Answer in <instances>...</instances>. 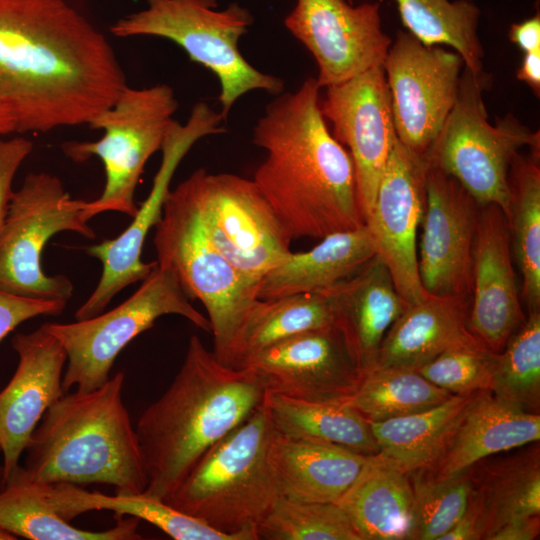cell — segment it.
<instances>
[{
    "mask_svg": "<svg viewBox=\"0 0 540 540\" xmlns=\"http://www.w3.org/2000/svg\"><path fill=\"white\" fill-rule=\"evenodd\" d=\"M153 241L157 264L170 268L188 298L205 307L213 353L230 366L239 333L259 300L260 280L241 272L212 246L177 187L167 194Z\"/></svg>",
    "mask_w": 540,
    "mask_h": 540,
    "instance_id": "ba28073f",
    "label": "cell"
},
{
    "mask_svg": "<svg viewBox=\"0 0 540 540\" xmlns=\"http://www.w3.org/2000/svg\"><path fill=\"white\" fill-rule=\"evenodd\" d=\"M239 367L253 371L264 393L325 404H345L364 375L334 325L282 340Z\"/></svg>",
    "mask_w": 540,
    "mask_h": 540,
    "instance_id": "9a60e30c",
    "label": "cell"
},
{
    "mask_svg": "<svg viewBox=\"0 0 540 540\" xmlns=\"http://www.w3.org/2000/svg\"><path fill=\"white\" fill-rule=\"evenodd\" d=\"M539 441L522 446L512 455L471 468L472 489L479 497L486 519L484 540L505 522L540 515Z\"/></svg>",
    "mask_w": 540,
    "mask_h": 540,
    "instance_id": "f1b7e54d",
    "label": "cell"
},
{
    "mask_svg": "<svg viewBox=\"0 0 540 540\" xmlns=\"http://www.w3.org/2000/svg\"><path fill=\"white\" fill-rule=\"evenodd\" d=\"M182 316L198 328L211 325L190 302L176 274L157 266L124 302L107 312L72 323H44L62 344L67 367L62 387L91 391L106 383L119 353L163 315Z\"/></svg>",
    "mask_w": 540,
    "mask_h": 540,
    "instance_id": "30bf717a",
    "label": "cell"
},
{
    "mask_svg": "<svg viewBox=\"0 0 540 540\" xmlns=\"http://www.w3.org/2000/svg\"><path fill=\"white\" fill-rule=\"evenodd\" d=\"M490 76L463 67L456 101L424 155L430 166L454 178L480 206L496 205L510 215L508 171L520 148L540 151V133L513 115L488 121L484 92Z\"/></svg>",
    "mask_w": 540,
    "mask_h": 540,
    "instance_id": "52a82bcc",
    "label": "cell"
},
{
    "mask_svg": "<svg viewBox=\"0 0 540 540\" xmlns=\"http://www.w3.org/2000/svg\"><path fill=\"white\" fill-rule=\"evenodd\" d=\"M509 40L518 46L524 53L540 50V14L514 23L509 30Z\"/></svg>",
    "mask_w": 540,
    "mask_h": 540,
    "instance_id": "ee69618b",
    "label": "cell"
},
{
    "mask_svg": "<svg viewBox=\"0 0 540 540\" xmlns=\"http://www.w3.org/2000/svg\"><path fill=\"white\" fill-rule=\"evenodd\" d=\"M409 476L413 489L410 540H440L467 508L472 491L471 468L448 476L421 469Z\"/></svg>",
    "mask_w": 540,
    "mask_h": 540,
    "instance_id": "8d00e7d4",
    "label": "cell"
},
{
    "mask_svg": "<svg viewBox=\"0 0 540 540\" xmlns=\"http://www.w3.org/2000/svg\"><path fill=\"white\" fill-rule=\"evenodd\" d=\"M258 539L362 540L336 502H309L280 496L257 527Z\"/></svg>",
    "mask_w": 540,
    "mask_h": 540,
    "instance_id": "74e56055",
    "label": "cell"
},
{
    "mask_svg": "<svg viewBox=\"0 0 540 540\" xmlns=\"http://www.w3.org/2000/svg\"><path fill=\"white\" fill-rule=\"evenodd\" d=\"M33 149L24 137L5 139L0 136V229L8 213L13 196V180L17 170Z\"/></svg>",
    "mask_w": 540,
    "mask_h": 540,
    "instance_id": "b9f144b4",
    "label": "cell"
},
{
    "mask_svg": "<svg viewBox=\"0 0 540 540\" xmlns=\"http://www.w3.org/2000/svg\"><path fill=\"white\" fill-rule=\"evenodd\" d=\"M176 187L212 246L244 274L261 280L291 253L292 239L253 180L201 168Z\"/></svg>",
    "mask_w": 540,
    "mask_h": 540,
    "instance_id": "7c38bea8",
    "label": "cell"
},
{
    "mask_svg": "<svg viewBox=\"0 0 540 540\" xmlns=\"http://www.w3.org/2000/svg\"><path fill=\"white\" fill-rule=\"evenodd\" d=\"M16 132L14 117L7 105L0 99V136Z\"/></svg>",
    "mask_w": 540,
    "mask_h": 540,
    "instance_id": "bcb514c9",
    "label": "cell"
},
{
    "mask_svg": "<svg viewBox=\"0 0 540 540\" xmlns=\"http://www.w3.org/2000/svg\"><path fill=\"white\" fill-rule=\"evenodd\" d=\"M146 7L117 20L111 33L120 38L153 36L181 47L192 62L218 79L221 115L225 120L235 102L253 90L278 95L279 77L253 67L241 54L239 41L254 21L238 3L218 10L217 0H145Z\"/></svg>",
    "mask_w": 540,
    "mask_h": 540,
    "instance_id": "8992f818",
    "label": "cell"
},
{
    "mask_svg": "<svg viewBox=\"0 0 540 540\" xmlns=\"http://www.w3.org/2000/svg\"><path fill=\"white\" fill-rule=\"evenodd\" d=\"M222 121L220 113L207 103L198 102L184 125L175 123L161 148L162 161L150 193L138 207L130 225L116 238L87 249L91 256L102 262L103 270L96 288L75 312L76 320L100 314L121 290L143 281L157 266V261L146 263L141 255L149 230L161 218L171 179L181 160L199 139L226 131Z\"/></svg>",
    "mask_w": 540,
    "mask_h": 540,
    "instance_id": "4fadbf2b",
    "label": "cell"
},
{
    "mask_svg": "<svg viewBox=\"0 0 540 540\" xmlns=\"http://www.w3.org/2000/svg\"><path fill=\"white\" fill-rule=\"evenodd\" d=\"M469 331L493 352H500L524 323L512 264L508 220L496 205L481 206L473 245Z\"/></svg>",
    "mask_w": 540,
    "mask_h": 540,
    "instance_id": "44dd1931",
    "label": "cell"
},
{
    "mask_svg": "<svg viewBox=\"0 0 540 540\" xmlns=\"http://www.w3.org/2000/svg\"><path fill=\"white\" fill-rule=\"evenodd\" d=\"M16 539L18 538L14 536L13 534L0 529V540H16Z\"/></svg>",
    "mask_w": 540,
    "mask_h": 540,
    "instance_id": "7dc6e473",
    "label": "cell"
},
{
    "mask_svg": "<svg viewBox=\"0 0 540 540\" xmlns=\"http://www.w3.org/2000/svg\"><path fill=\"white\" fill-rule=\"evenodd\" d=\"M353 4V0H347ZM408 33L426 46L448 45L473 72L483 71L480 9L470 0H395Z\"/></svg>",
    "mask_w": 540,
    "mask_h": 540,
    "instance_id": "836d02e7",
    "label": "cell"
},
{
    "mask_svg": "<svg viewBox=\"0 0 540 540\" xmlns=\"http://www.w3.org/2000/svg\"><path fill=\"white\" fill-rule=\"evenodd\" d=\"M12 347L16 370L0 391V447L5 482L20 467V458L47 409L63 394L66 352L44 324L30 333H17Z\"/></svg>",
    "mask_w": 540,
    "mask_h": 540,
    "instance_id": "ffe728a7",
    "label": "cell"
},
{
    "mask_svg": "<svg viewBox=\"0 0 540 540\" xmlns=\"http://www.w3.org/2000/svg\"><path fill=\"white\" fill-rule=\"evenodd\" d=\"M368 456L338 445L290 439L277 433L269 448L281 496L309 502H337L356 480Z\"/></svg>",
    "mask_w": 540,
    "mask_h": 540,
    "instance_id": "d4e9b609",
    "label": "cell"
},
{
    "mask_svg": "<svg viewBox=\"0 0 540 540\" xmlns=\"http://www.w3.org/2000/svg\"><path fill=\"white\" fill-rule=\"evenodd\" d=\"M320 110L332 135L349 152L365 223L397 138L383 66L325 88Z\"/></svg>",
    "mask_w": 540,
    "mask_h": 540,
    "instance_id": "e0dca14e",
    "label": "cell"
},
{
    "mask_svg": "<svg viewBox=\"0 0 540 540\" xmlns=\"http://www.w3.org/2000/svg\"><path fill=\"white\" fill-rule=\"evenodd\" d=\"M539 156V150H530L527 155L517 152L508 171L510 215L507 220L528 313L540 311Z\"/></svg>",
    "mask_w": 540,
    "mask_h": 540,
    "instance_id": "1f68e13d",
    "label": "cell"
},
{
    "mask_svg": "<svg viewBox=\"0 0 540 540\" xmlns=\"http://www.w3.org/2000/svg\"><path fill=\"white\" fill-rule=\"evenodd\" d=\"M284 24L314 57L320 88L382 66L392 44L382 30L379 2L297 0Z\"/></svg>",
    "mask_w": 540,
    "mask_h": 540,
    "instance_id": "2e32d148",
    "label": "cell"
},
{
    "mask_svg": "<svg viewBox=\"0 0 540 540\" xmlns=\"http://www.w3.org/2000/svg\"><path fill=\"white\" fill-rule=\"evenodd\" d=\"M178 108L175 92L167 84L147 88L127 86L115 102L88 124L103 130L97 141H70L63 152L81 163L98 157L105 170V185L100 196L86 201L84 217L116 211L133 217L137 184L149 158L161 150L169 132L177 122L173 115Z\"/></svg>",
    "mask_w": 540,
    "mask_h": 540,
    "instance_id": "9c48e42d",
    "label": "cell"
},
{
    "mask_svg": "<svg viewBox=\"0 0 540 540\" xmlns=\"http://www.w3.org/2000/svg\"><path fill=\"white\" fill-rule=\"evenodd\" d=\"M490 391L529 412L540 410V311L528 318L496 354Z\"/></svg>",
    "mask_w": 540,
    "mask_h": 540,
    "instance_id": "d590c367",
    "label": "cell"
},
{
    "mask_svg": "<svg viewBox=\"0 0 540 540\" xmlns=\"http://www.w3.org/2000/svg\"><path fill=\"white\" fill-rule=\"evenodd\" d=\"M540 439V415L479 391L470 403L447 450L428 469L439 476L461 472L490 456Z\"/></svg>",
    "mask_w": 540,
    "mask_h": 540,
    "instance_id": "cb8c5ba5",
    "label": "cell"
},
{
    "mask_svg": "<svg viewBox=\"0 0 540 540\" xmlns=\"http://www.w3.org/2000/svg\"><path fill=\"white\" fill-rule=\"evenodd\" d=\"M516 77L530 87L534 95L539 98L540 95V50L530 53H524L520 67L517 70Z\"/></svg>",
    "mask_w": 540,
    "mask_h": 540,
    "instance_id": "f6af8a7d",
    "label": "cell"
},
{
    "mask_svg": "<svg viewBox=\"0 0 540 540\" xmlns=\"http://www.w3.org/2000/svg\"><path fill=\"white\" fill-rule=\"evenodd\" d=\"M85 202L71 198L55 175L39 172L25 177L13 193L0 229L1 291L33 299H70L71 281L64 275L45 274L41 254L47 241L59 232L95 238L84 217Z\"/></svg>",
    "mask_w": 540,
    "mask_h": 540,
    "instance_id": "8fae6325",
    "label": "cell"
},
{
    "mask_svg": "<svg viewBox=\"0 0 540 540\" xmlns=\"http://www.w3.org/2000/svg\"><path fill=\"white\" fill-rule=\"evenodd\" d=\"M376 255L367 226L323 237L306 252H291L260 280L257 297L276 299L322 292L349 277Z\"/></svg>",
    "mask_w": 540,
    "mask_h": 540,
    "instance_id": "484cf974",
    "label": "cell"
},
{
    "mask_svg": "<svg viewBox=\"0 0 540 540\" xmlns=\"http://www.w3.org/2000/svg\"><path fill=\"white\" fill-rule=\"evenodd\" d=\"M116 525L102 531L75 527L46 498L39 482L17 470L0 488V529L30 540H138L139 519L115 516Z\"/></svg>",
    "mask_w": 540,
    "mask_h": 540,
    "instance_id": "f546056e",
    "label": "cell"
},
{
    "mask_svg": "<svg viewBox=\"0 0 540 540\" xmlns=\"http://www.w3.org/2000/svg\"><path fill=\"white\" fill-rule=\"evenodd\" d=\"M362 540H410L413 489L408 473L377 453L336 502Z\"/></svg>",
    "mask_w": 540,
    "mask_h": 540,
    "instance_id": "4316f807",
    "label": "cell"
},
{
    "mask_svg": "<svg viewBox=\"0 0 540 540\" xmlns=\"http://www.w3.org/2000/svg\"><path fill=\"white\" fill-rule=\"evenodd\" d=\"M108 509L115 516H132L147 521L175 540H238L236 536L217 531L177 510L164 500L143 493H115L109 498Z\"/></svg>",
    "mask_w": 540,
    "mask_h": 540,
    "instance_id": "ab89813d",
    "label": "cell"
},
{
    "mask_svg": "<svg viewBox=\"0 0 540 540\" xmlns=\"http://www.w3.org/2000/svg\"><path fill=\"white\" fill-rule=\"evenodd\" d=\"M398 140L425 155L458 94L464 62L455 51L426 46L398 31L383 62Z\"/></svg>",
    "mask_w": 540,
    "mask_h": 540,
    "instance_id": "5bb4252c",
    "label": "cell"
},
{
    "mask_svg": "<svg viewBox=\"0 0 540 540\" xmlns=\"http://www.w3.org/2000/svg\"><path fill=\"white\" fill-rule=\"evenodd\" d=\"M480 208L454 178L428 164L418 256L420 281L428 294L471 298Z\"/></svg>",
    "mask_w": 540,
    "mask_h": 540,
    "instance_id": "d6986e66",
    "label": "cell"
},
{
    "mask_svg": "<svg viewBox=\"0 0 540 540\" xmlns=\"http://www.w3.org/2000/svg\"><path fill=\"white\" fill-rule=\"evenodd\" d=\"M320 86L307 78L267 105L253 130L265 159L253 181L292 240L364 225L354 165L320 110Z\"/></svg>",
    "mask_w": 540,
    "mask_h": 540,
    "instance_id": "7a4b0ae2",
    "label": "cell"
},
{
    "mask_svg": "<svg viewBox=\"0 0 540 540\" xmlns=\"http://www.w3.org/2000/svg\"><path fill=\"white\" fill-rule=\"evenodd\" d=\"M470 303V297L427 293L408 304L386 333L370 369L417 371L443 351L476 340L468 329Z\"/></svg>",
    "mask_w": 540,
    "mask_h": 540,
    "instance_id": "603a6c76",
    "label": "cell"
},
{
    "mask_svg": "<svg viewBox=\"0 0 540 540\" xmlns=\"http://www.w3.org/2000/svg\"><path fill=\"white\" fill-rule=\"evenodd\" d=\"M263 404L277 434L338 445L364 455L378 447L370 422L347 404H325L264 393Z\"/></svg>",
    "mask_w": 540,
    "mask_h": 540,
    "instance_id": "4dcf8cb0",
    "label": "cell"
},
{
    "mask_svg": "<svg viewBox=\"0 0 540 540\" xmlns=\"http://www.w3.org/2000/svg\"><path fill=\"white\" fill-rule=\"evenodd\" d=\"M475 394L453 395L417 413L370 422L377 454L408 474L431 469L447 450Z\"/></svg>",
    "mask_w": 540,
    "mask_h": 540,
    "instance_id": "83f0119b",
    "label": "cell"
},
{
    "mask_svg": "<svg viewBox=\"0 0 540 540\" xmlns=\"http://www.w3.org/2000/svg\"><path fill=\"white\" fill-rule=\"evenodd\" d=\"M330 325L332 312L322 292L259 299L239 333L230 367L289 337Z\"/></svg>",
    "mask_w": 540,
    "mask_h": 540,
    "instance_id": "d6a6232c",
    "label": "cell"
},
{
    "mask_svg": "<svg viewBox=\"0 0 540 540\" xmlns=\"http://www.w3.org/2000/svg\"><path fill=\"white\" fill-rule=\"evenodd\" d=\"M124 381L118 372L94 390L63 394L34 430L19 472L35 482L107 484L116 494H142L147 474L122 400Z\"/></svg>",
    "mask_w": 540,
    "mask_h": 540,
    "instance_id": "277c9868",
    "label": "cell"
},
{
    "mask_svg": "<svg viewBox=\"0 0 540 540\" xmlns=\"http://www.w3.org/2000/svg\"><path fill=\"white\" fill-rule=\"evenodd\" d=\"M127 86L110 42L68 0H0V99L17 133L88 125Z\"/></svg>",
    "mask_w": 540,
    "mask_h": 540,
    "instance_id": "6da1fadb",
    "label": "cell"
},
{
    "mask_svg": "<svg viewBox=\"0 0 540 540\" xmlns=\"http://www.w3.org/2000/svg\"><path fill=\"white\" fill-rule=\"evenodd\" d=\"M263 397L251 369L222 364L198 336H191L172 383L135 427L147 474L143 494L164 501L171 497L206 451Z\"/></svg>",
    "mask_w": 540,
    "mask_h": 540,
    "instance_id": "3957f363",
    "label": "cell"
},
{
    "mask_svg": "<svg viewBox=\"0 0 540 540\" xmlns=\"http://www.w3.org/2000/svg\"><path fill=\"white\" fill-rule=\"evenodd\" d=\"M497 353L476 339L443 351L417 371L453 395H470L491 389Z\"/></svg>",
    "mask_w": 540,
    "mask_h": 540,
    "instance_id": "f35d334b",
    "label": "cell"
},
{
    "mask_svg": "<svg viewBox=\"0 0 540 540\" xmlns=\"http://www.w3.org/2000/svg\"><path fill=\"white\" fill-rule=\"evenodd\" d=\"M452 396L416 370L374 368L364 372L357 391L345 404L369 422H379L432 408Z\"/></svg>",
    "mask_w": 540,
    "mask_h": 540,
    "instance_id": "e575fe53",
    "label": "cell"
},
{
    "mask_svg": "<svg viewBox=\"0 0 540 540\" xmlns=\"http://www.w3.org/2000/svg\"><path fill=\"white\" fill-rule=\"evenodd\" d=\"M540 515L518 517L505 522L487 540H533L540 534Z\"/></svg>",
    "mask_w": 540,
    "mask_h": 540,
    "instance_id": "7bdbcfd3",
    "label": "cell"
},
{
    "mask_svg": "<svg viewBox=\"0 0 540 540\" xmlns=\"http://www.w3.org/2000/svg\"><path fill=\"white\" fill-rule=\"evenodd\" d=\"M0 454H1V447H0ZM4 484H5L4 468L2 465H0V488H2Z\"/></svg>",
    "mask_w": 540,
    "mask_h": 540,
    "instance_id": "c3c4849f",
    "label": "cell"
},
{
    "mask_svg": "<svg viewBox=\"0 0 540 540\" xmlns=\"http://www.w3.org/2000/svg\"><path fill=\"white\" fill-rule=\"evenodd\" d=\"M470 1H472V0H470Z\"/></svg>",
    "mask_w": 540,
    "mask_h": 540,
    "instance_id": "681fc988",
    "label": "cell"
},
{
    "mask_svg": "<svg viewBox=\"0 0 540 540\" xmlns=\"http://www.w3.org/2000/svg\"><path fill=\"white\" fill-rule=\"evenodd\" d=\"M66 304L62 300L33 299L0 290V342L24 321L40 315H59Z\"/></svg>",
    "mask_w": 540,
    "mask_h": 540,
    "instance_id": "60d3db41",
    "label": "cell"
},
{
    "mask_svg": "<svg viewBox=\"0 0 540 540\" xmlns=\"http://www.w3.org/2000/svg\"><path fill=\"white\" fill-rule=\"evenodd\" d=\"M333 325L363 372L371 368L381 343L407 307L391 274L376 254L349 277L322 291Z\"/></svg>",
    "mask_w": 540,
    "mask_h": 540,
    "instance_id": "7402d4cb",
    "label": "cell"
},
{
    "mask_svg": "<svg viewBox=\"0 0 540 540\" xmlns=\"http://www.w3.org/2000/svg\"><path fill=\"white\" fill-rule=\"evenodd\" d=\"M427 169L425 156L396 138L365 221L376 254L407 304L418 302L427 294L420 281L417 254V230L426 206Z\"/></svg>",
    "mask_w": 540,
    "mask_h": 540,
    "instance_id": "ac0fdd59",
    "label": "cell"
},
{
    "mask_svg": "<svg viewBox=\"0 0 540 540\" xmlns=\"http://www.w3.org/2000/svg\"><path fill=\"white\" fill-rule=\"evenodd\" d=\"M262 403L209 448L165 502L238 540L257 527L281 496L269 460L275 435Z\"/></svg>",
    "mask_w": 540,
    "mask_h": 540,
    "instance_id": "5b68a950",
    "label": "cell"
}]
</instances>
